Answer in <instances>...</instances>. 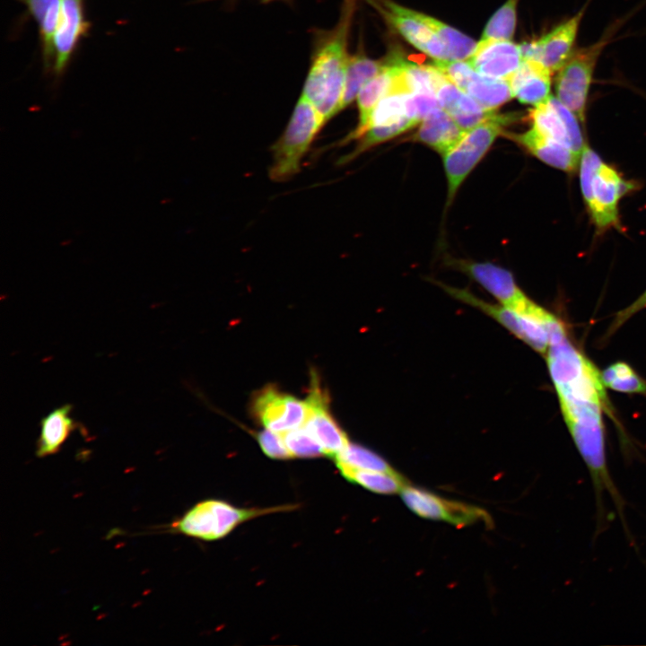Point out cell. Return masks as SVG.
<instances>
[{"label": "cell", "instance_id": "cell-1", "mask_svg": "<svg viewBox=\"0 0 646 646\" xmlns=\"http://www.w3.org/2000/svg\"><path fill=\"white\" fill-rule=\"evenodd\" d=\"M357 0H343L336 24L317 30L309 72L301 95L310 100L327 123L341 111L344 84L350 55L348 39Z\"/></svg>", "mask_w": 646, "mask_h": 646}, {"label": "cell", "instance_id": "cell-2", "mask_svg": "<svg viewBox=\"0 0 646 646\" xmlns=\"http://www.w3.org/2000/svg\"><path fill=\"white\" fill-rule=\"evenodd\" d=\"M580 181L584 202L597 229L619 227L618 204L633 190V181L624 179L585 144L580 160Z\"/></svg>", "mask_w": 646, "mask_h": 646}, {"label": "cell", "instance_id": "cell-3", "mask_svg": "<svg viewBox=\"0 0 646 646\" xmlns=\"http://www.w3.org/2000/svg\"><path fill=\"white\" fill-rule=\"evenodd\" d=\"M325 123L314 105L301 95L285 130L272 145V181H287L300 171L302 158Z\"/></svg>", "mask_w": 646, "mask_h": 646}, {"label": "cell", "instance_id": "cell-4", "mask_svg": "<svg viewBox=\"0 0 646 646\" xmlns=\"http://www.w3.org/2000/svg\"><path fill=\"white\" fill-rule=\"evenodd\" d=\"M518 114L493 113L481 124L467 130L462 138L443 156L450 205L458 188L480 162L504 127L518 120Z\"/></svg>", "mask_w": 646, "mask_h": 646}, {"label": "cell", "instance_id": "cell-5", "mask_svg": "<svg viewBox=\"0 0 646 646\" xmlns=\"http://www.w3.org/2000/svg\"><path fill=\"white\" fill-rule=\"evenodd\" d=\"M287 509L288 506L240 509L223 501L206 500L196 503L173 522L171 529L198 539L216 540L248 519Z\"/></svg>", "mask_w": 646, "mask_h": 646}, {"label": "cell", "instance_id": "cell-6", "mask_svg": "<svg viewBox=\"0 0 646 646\" xmlns=\"http://www.w3.org/2000/svg\"><path fill=\"white\" fill-rule=\"evenodd\" d=\"M452 296L478 308L493 318L515 336L528 345L535 351L546 355L549 346L547 320L551 313L537 303L526 312H519L504 305L487 303L465 290L446 288Z\"/></svg>", "mask_w": 646, "mask_h": 646}, {"label": "cell", "instance_id": "cell-7", "mask_svg": "<svg viewBox=\"0 0 646 646\" xmlns=\"http://www.w3.org/2000/svg\"><path fill=\"white\" fill-rule=\"evenodd\" d=\"M607 40L599 41L575 50L558 71L555 81L556 98L580 119L585 121L590 85L597 62Z\"/></svg>", "mask_w": 646, "mask_h": 646}, {"label": "cell", "instance_id": "cell-8", "mask_svg": "<svg viewBox=\"0 0 646 646\" xmlns=\"http://www.w3.org/2000/svg\"><path fill=\"white\" fill-rule=\"evenodd\" d=\"M405 504L419 517L447 521L462 528L479 521L491 524L488 513L473 505L444 499L424 489L406 485L400 493Z\"/></svg>", "mask_w": 646, "mask_h": 646}, {"label": "cell", "instance_id": "cell-9", "mask_svg": "<svg viewBox=\"0 0 646 646\" xmlns=\"http://www.w3.org/2000/svg\"><path fill=\"white\" fill-rule=\"evenodd\" d=\"M586 5L541 38L519 44L523 60H537L551 73L559 71L573 54Z\"/></svg>", "mask_w": 646, "mask_h": 646}, {"label": "cell", "instance_id": "cell-10", "mask_svg": "<svg viewBox=\"0 0 646 646\" xmlns=\"http://www.w3.org/2000/svg\"><path fill=\"white\" fill-rule=\"evenodd\" d=\"M305 402L308 413L303 426L321 445L325 454L335 458L350 442L330 413L328 396L321 388L316 372H311Z\"/></svg>", "mask_w": 646, "mask_h": 646}, {"label": "cell", "instance_id": "cell-11", "mask_svg": "<svg viewBox=\"0 0 646 646\" xmlns=\"http://www.w3.org/2000/svg\"><path fill=\"white\" fill-rule=\"evenodd\" d=\"M254 416L268 430L282 433L303 425L307 417V405L278 388L266 386L253 397Z\"/></svg>", "mask_w": 646, "mask_h": 646}, {"label": "cell", "instance_id": "cell-12", "mask_svg": "<svg viewBox=\"0 0 646 646\" xmlns=\"http://www.w3.org/2000/svg\"><path fill=\"white\" fill-rule=\"evenodd\" d=\"M410 44L434 60H449L448 52L438 36L415 13L390 0H367Z\"/></svg>", "mask_w": 646, "mask_h": 646}, {"label": "cell", "instance_id": "cell-13", "mask_svg": "<svg viewBox=\"0 0 646 646\" xmlns=\"http://www.w3.org/2000/svg\"><path fill=\"white\" fill-rule=\"evenodd\" d=\"M532 127L581 154L585 145L578 117L556 97L550 96L529 110Z\"/></svg>", "mask_w": 646, "mask_h": 646}, {"label": "cell", "instance_id": "cell-14", "mask_svg": "<svg viewBox=\"0 0 646 646\" xmlns=\"http://www.w3.org/2000/svg\"><path fill=\"white\" fill-rule=\"evenodd\" d=\"M451 265L468 275L502 305L522 311L529 300L516 284L512 274L488 262L452 260Z\"/></svg>", "mask_w": 646, "mask_h": 646}, {"label": "cell", "instance_id": "cell-15", "mask_svg": "<svg viewBox=\"0 0 646 646\" xmlns=\"http://www.w3.org/2000/svg\"><path fill=\"white\" fill-rule=\"evenodd\" d=\"M478 74L500 80L509 79L523 62L519 45L505 39H481L469 59Z\"/></svg>", "mask_w": 646, "mask_h": 646}, {"label": "cell", "instance_id": "cell-16", "mask_svg": "<svg viewBox=\"0 0 646 646\" xmlns=\"http://www.w3.org/2000/svg\"><path fill=\"white\" fill-rule=\"evenodd\" d=\"M86 28L82 0H62L59 22L53 39L54 69L59 74Z\"/></svg>", "mask_w": 646, "mask_h": 646}, {"label": "cell", "instance_id": "cell-17", "mask_svg": "<svg viewBox=\"0 0 646 646\" xmlns=\"http://www.w3.org/2000/svg\"><path fill=\"white\" fill-rule=\"evenodd\" d=\"M505 135L551 167L566 172H572L578 167L581 154L544 135L532 127L522 134Z\"/></svg>", "mask_w": 646, "mask_h": 646}, {"label": "cell", "instance_id": "cell-18", "mask_svg": "<svg viewBox=\"0 0 646 646\" xmlns=\"http://www.w3.org/2000/svg\"><path fill=\"white\" fill-rule=\"evenodd\" d=\"M551 72L537 60H523L509 79L513 97L523 104L537 106L551 95Z\"/></svg>", "mask_w": 646, "mask_h": 646}, {"label": "cell", "instance_id": "cell-19", "mask_svg": "<svg viewBox=\"0 0 646 646\" xmlns=\"http://www.w3.org/2000/svg\"><path fill=\"white\" fill-rule=\"evenodd\" d=\"M465 132L448 112L439 108L423 118L413 139L443 155L462 138Z\"/></svg>", "mask_w": 646, "mask_h": 646}, {"label": "cell", "instance_id": "cell-20", "mask_svg": "<svg viewBox=\"0 0 646 646\" xmlns=\"http://www.w3.org/2000/svg\"><path fill=\"white\" fill-rule=\"evenodd\" d=\"M396 73L397 60L387 61L380 73L367 82L362 88L356 98L359 110L358 125L354 130L343 139L342 144L360 137L374 108L392 89Z\"/></svg>", "mask_w": 646, "mask_h": 646}, {"label": "cell", "instance_id": "cell-21", "mask_svg": "<svg viewBox=\"0 0 646 646\" xmlns=\"http://www.w3.org/2000/svg\"><path fill=\"white\" fill-rule=\"evenodd\" d=\"M70 404L55 408L39 423L40 432L37 441L36 456L45 458L57 453L62 445L79 424L70 415Z\"/></svg>", "mask_w": 646, "mask_h": 646}, {"label": "cell", "instance_id": "cell-22", "mask_svg": "<svg viewBox=\"0 0 646 646\" xmlns=\"http://www.w3.org/2000/svg\"><path fill=\"white\" fill-rule=\"evenodd\" d=\"M446 76L434 65H417L397 60L394 87L406 93L435 95Z\"/></svg>", "mask_w": 646, "mask_h": 646}, {"label": "cell", "instance_id": "cell-23", "mask_svg": "<svg viewBox=\"0 0 646 646\" xmlns=\"http://www.w3.org/2000/svg\"><path fill=\"white\" fill-rule=\"evenodd\" d=\"M385 62L373 60L362 51L350 56L343 92L341 110L348 107L358 96L367 82L383 69Z\"/></svg>", "mask_w": 646, "mask_h": 646}, {"label": "cell", "instance_id": "cell-24", "mask_svg": "<svg viewBox=\"0 0 646 646\" xmlns=\"http://www.w3.org/2000/svg\"><path fill=\"white\" fill-rule=\"evenodd\" d=\"M341 475L348 481L355 483L367 490L381 494L400 493L406 480L397 471L382 472L354 468L336 463Z\"/></svg>", "mask_w": 646, "mask_h": 646}, {"label": "cell", "instance_id": "cell-25", "mask_svg": "<svg viewBox=\"0 0 646 646\" xmlns=\"http://www.w3.org/2000/svg\"><path fill=\"white\" fill-rule=\"evenodd\" d=\"M465 92L485 109L494 110L513 98L509 81L494 79L478 74L470 79Z\"/></svg>", "mask_w": 646, "mask_h": 646}, {"label": "cell", "instance_id": "cell-26", "mask_svg": "<svg viewBox=\"0 0 646 646\" xmlns=\"http://www.w3.org/2000/svg\"><path fill=\"white\" fill-rule=\"evenodd\" d=\"M415 13L443 43L449 60H467L471 57L477 44L475 40L433 17L416 11Z\"/></svg>", "mask_w": 646, "mask_h": 646}, {"label": "cell", "instance_id": "cell-27", "mask_svg": "<svg viewBox=\"0 0 646 646\" xmlns=\"http://www.w3.org/2000/svg\"><path fill=\"white\" fill-rule=\"evenodd\" d=\"M39 24L45 59L53 56V39L59 22L62 0H20Z\"/></svg>", "mask_w": 646, "mask_h": 646}, {"label": "cell", "instance_id": "cell-28", "mask_svg": "<svg viewBox=\"0 0 646 646\" xmlns=\"http://www.w3.org/2000/svg\"><path fill=\"white\" fill-rule=\"evenodd\" d=\"M407 94L409 93L392 88L374 108L362 135L370 127L392 125L406 118V97Z\"/></svg>", "mask_w": 646, "mask_h": 646}, {"label": "cell", "instance_id": "cell-29", "mask_svg": "<svg viewBox=\"0 0 646 646\" xmlns=\"http://www.w3.org/2000/svg\"><path fill=\"white\" fill-rule=\"evenodd\" d=\"M334 459L336 463L344 464L354 468L382 472L396 471L377 453L354 443H349Z\"/></svg>", "mask_w": 646, "mask_h": 646}, {"label": "cell", "instance_id": "cell-30", "mask_svg": "<svg viewBox=\"0 0 646 646\" xmlns=\"http://www.w3.org/2000/svg\"><path fill=\"white\" fill-rule=\"evenodd\" d=\"M518 0H507L488 21L481 39L511 40L516 28Z\"/></svg>", "mask_w": 646, "mask_h": 646}, {"label": "cell", "instance_id": "cell-31", "mask_svg": "<svg viewBox=\"0 0 646 646\" xmlns=\"http://www.w3.org/2000/svg\"><path fill=\"white\" fill-rule=\"evenodd\" d=\"M280 434L292 458H318L325 454L321 445L304 426Z\"/></svg>", "mask_w": 646, "mask_h": 646}, {"label": "cell", "instance_id": "cell-32", "mask_svg": "<svg viewBox=\"0 0 646 646\" xmlns=\"http://www.w3.org/2000/svg\"><path fill=\"white\" fill-rule=\"evenodd\" d=\"M433 65L463 92L476 72L468 60H434Z\"/></svg>", "mask_w": 646, "mask_h": 646}, {"label": "cell", "instance_id": "cell-33", "mask_svg": "<svg viewBox=\"0 0 646 646\" xmlns=\"http://www.w3.org/2000/svg\"><path fill=\"white\" fill-rule=\"evenodd\" d=\"M263 452L275 459H290L292 458L280 433L268 429L259 432L256 435Z\"/></svg>", "mask_w": 646, "mask_h": 646}, {"label": "cell", "instance_id": "cell-34", "mask_svg": "<svg viewBox=\"0 0 646 646\" xmlns=\"http://www.w3.org/2000/svg\"><path fill=\"white\" fill-rule=\"evenodd\" d=\"M607 388L619 392L646 395V380L636 372L625 377L615 378Z\"/></svg>", "mask_w": 646, "mask_h": 646}, {"label": "cell", "instance_id": "cell-35", "mask_svg": "<svg viewBox=\"0 0 646 646\" xmlns=\"http://www.w3.org/2000/svg\"><path fill=\"white\" fill-rule=\"evenodd\" d=\"M644 308H646V291L631 305L617 312L607 330V336L615 332L631 317Z\"/></svg>", "mask_w": 646, "mask_h": 646}, {"label": "cell", "instance_id": "cell-36", "mask_svg": "<svg viewBox=\"0 0 646 646\" xmlns=\"http://www.w3.org/2000/svg\"><path fill=\"white\" fill-rule=\"evenodd\" d=\"M264 2L273 1V0H263Z\"/></svg>", "mask_w": 646, "mask_h": 646}]
</instances>
